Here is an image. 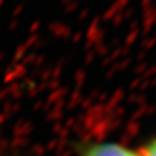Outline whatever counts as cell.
Returning a JSON list of instances; mask_svg holds the SVG:
<instances>
[{
    "mask_svg": "<svg viewBox=\"0 0 156 156\" xmlns=\"http://www.w3.org/2000/svg\"><path fill=\"white\" fill-rule=\"evenodd\" d=\"M81 156H139V154H136L119 143L105 142L86 146L82 151Z\"/></svg>",
    "mask_w": 156,
    "mask_h": 156,
    "instance_id": "6da1fadb",
    "label": "cell"
},
{
    "mask_svg": "<svg viewBox=\"0 0 156 156\" xmlns=\"http://www.w3.org/2000/svg\"><path fill=\"white\" fill-rule=\"evenodd\" d=\"M139 156H156V138L150 140L143 148H140Z\"/></svg>",
    "mask_w": 156,
    "mask_h": 156,
    "instance_id": "7a4b0ae2",
    "label": "cell"
}]
</instances>
